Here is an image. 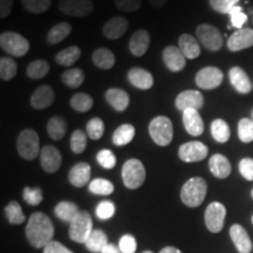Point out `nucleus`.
I'll list each match as a JSON object with an SVG mask.
<instances>
[{"instance_id":"3","label":"nucleus","mask_w":253,"mask_h":253,"mask_svg":"<svg viewBox=\"0 0 253 253\" xmlns=\"http://www.w3.org/2000/svg\"><path fill=\"white\" fill-rule=\"evenodd\" d=\"M17 150L21 158L33 161L40 154V138L34 129H24L18 136Z\"/></svg>"},{"instance_id":"59","label":"nucleus","mask_w":253,"mask_h":253,"mask_svg":"<svg viewBox=\"0 0 253 253\" xmlns=\"http://www.w3.org/2000/svg\"><path fill=\"white\" fill-rule=\"evenodd\" d=\"M142 253H154V252H151V251H144V252H142Z\"/></svg>"},{"instance_id":"21","label":"nucleus","mask_w":253,"mask_h":253,"mask_svg":"<svg viewBox=\"0 0 253 253\" xmlns=\"http://www.w3.org/2000/svg\"><path fill=\"white\" fill-rule=\"evenodd\" d=\"M91 176V168L86 162L77 163L72 168L68 175V181L75 188H82L89 183Z\"/></svg>"},{"instance_id":"38","label":"nucleus","mask_w":253,"mask_h":253,"mask_svg":"<svg viewBox=\"0 0 253 253\" xmlns=\"http://www.w3.org/2000/svg\"><path fill=\"white\" fill-rule=\"evenodd\" d=\"M211 135L219 143H225L229 141L231 131L227 123L221 119H216L211 123Z\"/></svg>"},{"instance_id":"4","label":"nucleus","mask_w":253,"mask_h":253,"mask_svg":"<svg viewBox=\"0 0 253 253\" xmlns=\"http://www.w3.org/2000/svg\"><path fill=\"white\" fill-rule=\"evenodd\" d=\"M149 135L155 143L160 147H167L171 143L173 126L168 116H156L149 123Z\"/></svg>"},{"instance_id":"43","label":"nucleus","mask_w":253,"mask_h":253,"mask_svg":"<svg viewBox=\"0 0 253 253\" xmlns=\"http://www.w3.org/2000/svg\"><path fill=\"white\" fill-rule=\"evenodd\" d=\"M87 135L94 141L100 140L104 134V123L100 118H93L87 122Z\"/></svg>"},{"instance_id":"57","label":"nucleus","mask_w":253,"mask_h":253,"mask_svg":"<svg viewBox=\"0 0 253 253\" xmlns=\"http://www.w3.org/2000/svg\"><path fill=\"white\" fill-rule=\"evenodd\" d=\"M148 1L154 8H162L168 2V0H148Z\"/></svg>"},{"instance_id":"55","label":"nucleus","mask_w":253,"mask_h":253,"mask_svg":"<svg viewBox=\"0 0 253 253\" xmlns=\"http://www.w3.org/2000/svg\"><path fill=\"white\" fill-rule=\"evenodd\" d=\"M14 0H0V18L5 19L11 14Z\"/></svg>"},{"instance_id":"27","label":"nucleus","mask_w":253,"mask_h":253,"mask_svg":"<svg viewBox=\"0 0 253 253\" xmlns=\"http://www.w3.org/2000/svg\"><path fill=\"white\" fill-rule=\"evenodd\" d=\"M178 47L186 59L194 60L201 55V46L197 39L189 33H183L178 38Z\"/></svg>"},{"instance_id":"2","label":"nucleus","mask_w":253,"mask_h":253,"mask_svg":"<svg viewBox=\"0 0 253 253\" xmlns=\"http://www.w3.org/2000/svg\"><path fill=\"white\" fill-rule=\"evenodd\" d=\"M207 192V181L202 177H192L182 186L181 201L188 208H197L204 202Z\"/></svg>"},{"instance_id":"32","label":"nucleus","mask_w":253,"mask_h":253,"mask_svg":"<svg viewBox=\"0 0 253 253\" xmlns=\"http://www.w3.org/2000/svg\"><path fill=\"white\" fill-rule=\"evenodd\" d=\"M81 49L78 46H69L55 55V62L63 67H71L80 59Z\"/></svg>"},{"instance_id":"8","label":"nucleus","mask_w":253,"mask_h":253,"mask_svg":"<svg viewBox=\"0 0 253 253\" xmlns=\"http://www.w3.org/2000/svg\"><path fill=\"white\" fill-rule=\"evenodd\" d=\"M196 37L199 42L210 52H217L223 46V37L217 27L210 24H202L196 28Z\"/></svg>"},{"instance_id":"18","label":"nucleus","mask_w":253,"mask_h":253,"mask_svg":"<svg viewBox=\"0 0 253 253\" xmlns=\"http://www.w3.org/2000/svg\"><path fill=\"white\" fill-rule=\"evenodd\" d=\"M55 94L54 90L50 88L48 84H42V86L38 87L34 93L32 94L30 103L34 109L41 110L46 109L50 104L54 102Z\"/></svg>"},{"instance_id":"42","label":"nucleus","mask_w":253,"mask_h":253,"mask_svg":"<svg viewBox=\"0 0 253 253\" xmlns=\"http://www.w3.org/2000/svg\"><path fill=\"white\" fill-rule=\"evenodd\" d=\"M21 4L30 13L41 14L48 11L52 0H21Z\"/></svg>"},{"instance_id":"33","label":"nucleus","mask_w":253,"mask_h":253,"mask_svg":"<svg viewBox=\"0 0 253 253\" xmlns=\"http://www.w3.org/2000/svg\"><path fill=\"white\" fill-rule=\"evenodd\" d=\"M72 33V26L69 23H59L55 26L50 28L48 34H47V41L50 45H56V43L61 42L65 39H67L69 34Z\"/></svg>"},{"instance_id":"22","label":"nucleus","mask_w":253,"mask_h":253,"mask_svg":"<svg viewBox=\"0 0 253 253\" xmlns=\"http://www.w3.org/2000/svg\"><path fill=\"white\" fill-rule=\"evenodd\" d=\"M230 237L239 253H250L252 251L251 238L242 225L233 224L230 227Z\"/></svg>"},{"instance_id":"20","label":"nucleus","mask_w":253,"mask_h":253,"mask_svg":"<svg viewBox=\"0 0 253 253\" xmlns=\"http://www.w3.org/2000/svg\"><path fill=\"white\" fill-rule=\"evenodd\" d=\"M183 125L185 130L191 136H201L204 131V122L201 114L196 109H188L183 112Z\"/></svg>"},{"instance_id":"54","label":"nucleus","mask_w":253,"mask_h":253,"mask_svg":"<svg viewBox=\"0 0 253 253\" xmlns=\"http://www.w3.org/2000/svg\"><path fill=\"white\" fill-rule=\"evenodd\" d=\"M43 253H74V252H72L71 250L66 248L65 245H62L60 242L53 240V242H50L49 244L43 249Z\"/></svg>"},{"instance_id":"15","label":"nucleus","mask_w":253,"mask_h":253,"mask_svg":"<svg viewBox=\"0 0 253 253\" xmlns=\"http://www.w3.org/2000/svg\"><path fill=\"white\" fill-rule=\"evenodd\" d=\"M163 61L164 65L169 71L173 73H178L185 68L186 58L179 49V47L176 46H167L163 50Z\"/></svg>"},{"instance_id":"14","label":"nucleus","mask_w":253,"mask_h":253,"mask_svg":"<svg viewBox=\"0 0 253 253\" xmlns=\"http://www.w3.org/2000/svg\"><path fill=\"white\" fill-rule=\"evenodd\" d=\"M40 163L46 172L54 173L61 167V153L58 148L53 147V145H45L40 151Z\"/></svg>"},{"instance_id":"48","label":"nucleus","mask_w":253,"mask_h":253,"mask_svg":"<svg viewBox=\"0 0 253 253\" xmlns=\"http://www.w3.org/2000/svg\"><path fill=\"white\" fill-rule=\"evenodd\" d=\"M115 204L110 201H102L96 207V216L101 220L110 219L115 214Z\"/></svg>"},{"instance_id":"13","label":"nucleus","mask_w":253,"mask_h":253,"mask_svg":"<svg viewBox=\"0 0 253 253\" xmlns=\"http://www.w3.org/2000/svg\"><path fill=\"white\" fill-rule=\"evenodd\" d=\"M176 108L181 112L188 109H201L204 106V96L201 91L188 89L177 95L175 100Z\"/></svg>"},{"instance_id":"50","label":"nucleus","mask_w":253,"mask_h":253,"mask_svg":"<svg viewBox=\"0 0 253 253\" xmlns=\"http://www.w3.org/2000/svg\"><path fill=\"white\" fill-rule=\"evenodd\" d=\"M116 8L126 13H131L141 8L142 0H114Z\"/></svg>"},{"instance_id":"17","label":"nucleus","mask_w":253,"mask_h":253,"mask_svg":"<svg viewBox=\"0 0 253 253\" xmlns=\"http://www.w3.org/2000/svg\"><path fill=\"white\" fill-rule=\"evenodd\" d=\"M128 81L131 86L141 90H148L154 86V78L150 72L141 67H132L126 74Z\"/></svg>"},{"instance_id":"1","label":"nucleus","mask_w":253,"mask_h":253,"mask_svg":"<svg viewBox=\"0 0 253 253\" xmlns=\"http://www.w3.org/2000/svg\"><path fill=\"white\" fill-rule=\"evenodd\" d=\"M54 236V225L48 216L43 212L31 214L26 226V238L36 249H45Z\"/></svg>"},{"instance_id":"39","label":"nucleus","mask_w":253,"mask_h":253,"mask_svg":"<svg viewBox=\"0 0 253 253\" xmlns=\"http://www.w3.org/2000/svg\"><path fill=\"white\" fill-rule=\"evenodd\" d=\"M18 72V65L12 58L2 56L0 59V79L2 81H9L14 79Z\"/></svg>"},{"instance_id":"28","label":"nucleus","mask_w":253,"mask_h":253,"mask_svg":"<svg viewBox=\"0 0 253 253\" xmlns=\"http://www.w3.org/2000/svg\"><path fill=\"white\" fill-rule=\"evenodd\" d=\"M91 60H93L94 65L97 68L104 69V71H108L112 69L115 65V55L112 50L108 48H97L94 50L93 55H91Z\"/></svg>"},{"instance_id":"41","label":"nucleus","mask_w":253,"mask_h":253,"mask_svg":"<svg viewBox=\"0 0 253 253\" xmlns=\"http://www.w3.org/2000/svg\"><path fill=\"white\" fill-rule=\"evenodd\" d=\"M5 213L9 223L13 224V225H19V224L24 223L25 214L23 212V209H21L20 204L18 202H9L7 207L5 208Z\"/></svg>"},{"instance_id":"7","label":"nucleus","mask_w":253,"mask_h":253,"mask_svg":"<svg viewBox=\"0 0 253 253\" xmlns=\"http://www.w3.org/2000/svg\"><path fill=\"white\" fill-rule=\"evenodd\" d=\"M69 224V238L75 243L84 244L93 232V219L90 214L87 211H80Z\"/></svg>"},{"instance_id":"45","label":"nucleus","mask_w":253,"mask_h":253,"mask_svg":"<svg viewBox=\"0 0 253 253\" xmlns=\"http://www.w3.org/2000/svg\"><path fill=\"white\" fill-rule=\"evenodd\" d=\"M238 136L240 141L250 143L253 141V121L250 119H242L238 123Z\"/></svg>"},{"instance_id":"47","label":"nucleus","mask_w":253,"mask_h":253,"mask_svg":"<svg viewBox=\"0 0 253 253\" xmlns=\"http://www.w3.org/2000/svg\"><path fill=\"white\" fill-rule=\"evenodd\" d=\"M23 198L27 204L36 207V205H39L42 202V190L40 188H30V186H26L23 191Z\"/></svg>"},{"instance_id":"61","label":"nucleus","mask_w":253,"mask_h":253,"mask_svg":"<svg viewBox=\"0 0 253 253\" xmlns=\"http://www.w3.org/2000/svg\"><path fill=\"white\" fill-rule=\"evenodd\" d=\"M252 223H253V216H252Z\"/></svg>"},{"instance_id":"29","label":"nucleus","mask_w":253,"mask_h":253,"mask_svg":"<svg viewBox=\"0 0 253 253\" xmlns=\"http://www.w3.org/2000/svg\"><path fill=\"white\" fill-rule=\"evenodd\" d=\"M67 122H66V120L62 116H53V118L49 119L48 123H47V132H48L49 137L54 141L61 140L63 136L66 135V132H67Z\"/></svg>"},{"instance_id":"58","label":"nucleus","mask_w":253,"mask_h":253,"mask_svg":"<svg viewBox=\"0 0 253 253\" xmlns=\"http://www.w3.org/2000/svg\"><path fill=\"white\" fill-rule=\"evenodd\" d=\"M160 253H183V252L177 248H173V246H167V248L161 250Z\"/></svg>"},{"instance_id":"26","label":"nucleus","mask_w":253,"mask_h":253,"mask_svg":"<svg viewBox=\"0 0 253 253\" xmlns=\"http://www.w3.org/2000/svg\"><path fill=\"white\" fill-rule=\"evenodd\" d=\"M209 169L214 177L224 179L230 176L232 168H231L230 161L224 155L216 154L209 160Z\"/></svg>"},{"instance_id":"25","label":"nucleus","mask_w":253,"mask_h":253,"mask_svg":"<svg viewBox=\"0 0 253 253\" xmlns=\"http://www.w3.org/2000/svg\"><path fill=\"white\" fill-rule=\"evenodd\" d=\"M230 82L233 88L240 94H248L252 89L251 81L245 71L240 67H232L229 72Z\"/></svg>"},{"instance_id":"10","label":"nucleus","mask_w":253,"mask_h":253,"mask_svg":"<svg viewBox=\"0 0 253 253\" xmlns=\"http://www.w3.org/2000/svg\"><path fill=\"white\" fill-rule=\"evenodd\" d=\"M58 8L69 17L84 18L93 13L94 4L91 0H60Z\"/></svg>"},{"instance_id":"51","label":"nucleus","mask_w":253,"mask_h":253,"mask_svg":"<svg viewBox=\"0 0 253 253\" xmlns=\"http://www.w3.org/2000/svg\"><path fill=\"white\" fill-rule=\"evenodd\" d=\"M230 18H231V24H232L233 27L240 28L243 27V25L245 24V21L248 20V15H246L244 12H243V8L240 6H235L230 12Z\"/></svg>"},{"instance_id":"31","label":"nucleus","mask_w":253,"mask_h":253,"mask_svg":"<svg viewBox=\"0 0 253 253\" xmlns=\"http://www.w3.org/2000/svg\"><path fill=\"white\" fill-rule=\"evenodd\" d=\"M135 137V128L132 125L126 123V125L120 126L115 129L113 134V143L118 147H125L134 140Z\"/></svg>"},{"instance_id":"60","label":"nucleus","mask_w":253,"mask_h":253,"mask_svg":"<svg viewBox=\"0 0 253 253\" xmlns=\"http://www.w3.org/2000/svg\"><path fill=\"white\" fill-rule=\"evenodd\" d=\"M252 198H253V189H252Z\"/></svg>"},{"instance_id":"49","label":"nucleus","mask_w":253,"mask_h":253,"mask_svg":"<svg viewBox=\"0 0 253 253\" xmlns=\"http://www.w3.org/2000/svg\"><path fill=\"white\" fill-rule=\"evenodd\" d=\"M96 161L104 169H113L116 166V157L112 150L102 149L96 155Z\"/></svg>"},{"instance_id":"40","label":"nucleus","mask_w":253,"mask_h":253,"mask_svg":"<svg viewBox=\"0 0 253 253\" xmlns=\"http://www.w3.org/2000/svg\"><path fill=\"white\" fill-rule=\"evenodd\" d=\"M89 191L94 195L109 196L114 192V184L108 179L95 178L89 183Z\"/></svg>"},{"instance_id":"16","label":"nucleus","mask_w":253,"mask_h":253,"mask_svg":"<svg viewBox=\"0 0 253 253\" xmlns=\"http://www.w3.org/2000/svg\"><path fill=\"white\" fill-rule=\"evenodd\" d=\"M253 46V30L251 28H240L236 31L227 40V48L231 52L250 48Z\"/></svg>"},{"instance_id":"53","label":"nucleus","mask_w":253,"mask_h":253,"mask_svg":"<svg viewBox=\"0 0 253 253\" xmlns=\"http://www.w3.org/2000/svg\"><path fill=\"white\" fill-rule=\"evenodd\" d=\"M239 172L248 181H253V160L245 157L239 162Z\"/></svg>"},{"instance_id":"37","label":"nucleus","mask_w":253,"mask_h":253,"mask_svg":"<svg viewBox=\"0 0 253 253\" xmlns=\"http://www.w3.org/2000/svg\"><path fill=\"white\" fill-rule=\"evenodd\" d=\"M71 107L78 113H87L93 108L94 100L86 93H77L72 96Z\"/></svg>"},{"instance_id":"46","label":"nucleus","mask_w":253,"mask_h":253,"mask_svg":"<svg viewBox=\"0 0 253 253\" xmlns=\"http://www.w3.org/2000/svg\"><path fill=\"white\" fill-rule=\"evenodd\" d=\"M240 0H209L211 8L221 14H229L235 6L238 5Z\"/></svg>"},{"instance_id":"9","label":"nucleus","mask_w":253,"mask_h":253,"mask_svg":"<svg viewBox=\"0 0 253 253\" xmlns=\"http://www.w3.org/2000/svg\"><path fill=\"white\" fill-rule=\"evenodd\" d=\"M226 216V209L219 202H212L205 210L204 220L208 230L212 233H218L223 230L224 220Z\"/></svg>"},{"instance_id":"5","label":"nucleus","mask_w":253,"mask_h":253,"mask_svg":"<svg viewBox=\"0 0 253 253\" xmlns=\"http://www.w3.org/2000/svg\"><path fill=\"white\" fill-rule=\"evenodd\" d=\"M145 177H147V171L143 163L137 158H130L123 164L122 167V179L123 184L130 190H136L142 186Z\"/></svg>"},{"instance_id":"11","label":"nucleus","mask_w":253,"mask_h":253,"mask_svg":"<svg viewBox=\"0 0 253 253\" xmlns=\"http://www.w3.org/2000/svg\"><path fill=\"white\" fill-rule=\"evenodd\" d=\"M223 72H221L219 68L209 66V67L202 68L201 71L196 74L195 81L196 84H197L201 89L211 90L219 87L221 82H223Z\"/></svg>"},{"instance_id":"52","label":"nucleus","mask_w":253,"mask_h":253,"mask_svg":"<svg viewBox=\"0 0 253 253\" xmlns=\"http://www.w3.org/2000/svg\"><path fill=\"white\" fill-rule=\"evenodd\" d=\"M119 249L122 253H135L137 250V242L131 235H125L119 242Z\"/></svg>"},{"instance_id":"24","label":"nucleus","mask_w":253,"mask_h":253,"mask_svg":"<svg viewBox=\"0 0 253 253\" xmlns=\"http://www.w3.org/2000/svg\"><path fill=\"white\" fill-rule=\"evenodd\" d=\"M104 97L109 106L116 112H125L130 102L129 94L121 88H109L104 94Z\"/></svg>"},{"instance_id":"6","label":"nucleus","mask_w":253,"mask_h":253,"mask_svg":"<svg viewBox=\"0 0 253 253\" xmlns=\"http://www.w3.org/2000/svg\"><path fill=\"white\" fill-rule=\"evenodd\" d=\"M0 47L9 55L14 58H21L26 55L30 50V41L17 32L8 31L4 32L0 36Z\"/></svg>"},{"instance_id":"23","label":"nucleus","mask_w":253,"mask_h":253,"mask_svg":"<svg viewBox=\"0 0 253 253\" xmlns=\"http://www.w3.org/2000/svg\"><path fill=\"white\" fill-rule=\"evenodd\" d=\"M150 45V34L145 30H138L129 40V50L134 56H142L147 53Z\"/></svg>"},{"instance_id":"36","label":"nucleus","mask_w":253,"mask_h":253,"mask_svg":"<svg viewBox=\"0 0 253 253\" xmlns=\"http://www.w3.org/2000/svg\"><path fill=\"white\" fill-rule=\"evenodd\" d=\"M61 81L69 88H79L84 81V72L81 68H69L61 75Z\"/></svg>"},{"instance_id":"56","label":"nucleus","mask_w":253,"mask_h":253,"mask_svg":"<svg viewBox=\"0 0 253 253\" xmlns=\"http://www.w3.org/2000/svg\"><path fill=\"white\" fill-rule=\"evenodd\" d=\"M101 253H122L121 250H120L118 246L114 244H108L104 248Z\"/></svg>"},{"instance_id":"30","label":"nucleus","mask_w":253,"mask_h":253,"mask_svg":"<svg viewBox=\"0 0 253 253\" xmlns=\"http://www.w3.org/2000/svg\"><path fill=\"white\" fill-rule=\"evenodd\" d=\"M80 212L78 205L73 202L63 201L56 204L54 209L55 216L59 218L60 220L65 221V223H71L75 217L78 216V213Z\"/></svg>"},{"instance_id":"19","label":"nucleus","mask_w":253,"mask_h":253,"mask_svg":"<svg viewBox=\"0 0 253 253\" xmlns=\"http://www.w3.org/2000/svg\"><path fill=\"white\" fill-rule=\"evenodd\" d=\"M129 27L128 20L125 17H113L103 26V36L109 40H118L126 33Z\"/></svg>"},{"instance_id":"34","label":"nucleus","mask_w":253,"mask_h":253,"mask_svg":"<svg viewBox=\"0 0 253 253\" xmlns=\"http://www.w3.org/2000/svg\"><path fill=\"white\" fill-rule=\"evenodd\" d=\"M108 244V238H107L106 233L100 229L93 230V232L90 233V236L84 243L86 248L93 253H101V251Z\"/></svg>"},{"instance_id":"35","label":"nucleus","mask_w":253,"mask_h":253,"mask_svg":"<svg viewBox=\"0 0 253 253\" xmlns=\"http://www.w3.org/2000/svg\"><path fill=\"white\" fill-rule=\"evenodd\" d=\"M50 69L49 63L46 60L38 59L32 61L26 68L27 77L32 79V80H40V79L45 78L48 74Z\"/></svg>"},{"instance_id":"44","label":"nucleus","mask_w":253,"mask_h":253,"mask_svg":"<svg viewBox=\"0 0 253 253\" xmlns=\"http://www.w3.org/2000/svg\"><path fill=\"white\" fill-rule=\"evenodd\" d=\"M87 147V136L80 129H77L72 134L71 149L74 154H82Z\"/></svg>"},{"instance_id":"12","label":"nucleus","mask_w":253,"mask_h":253,"mask_svg":"<svg viewBox=\"0 0 253 253\" xmlns=\"http://www.w3.org/2000/svg\"><path fill=\"white\" fill-rule=\"evenodd\" d=\"M209 154L208 147L199 141H191L179 147L178 156L183 162L194 163L203 161Z\"/></svg>"}]
</instances>
